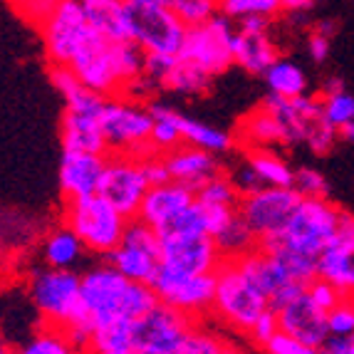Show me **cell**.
I'll use <instances>...</instances> for the list:
<instances>
[{
  "mask_svg": "<svg viewBox=\"0 0 354 354\" xmlns=\"http://www.w3.org/2000/svg\"><path fill=\"white\" fill-rule=\"evenodd\" d=\"M82 275V317L67 327V335L80 347H87L97 327L117 319H139L159 305L149 283H136L117 270L109 260L89 266Z\"/></svg>",
  "mask_w": 354,
  "mask_h": 354,
  "instance_id": "6da1fadb",
  "label": "cell"
},
{
  "mask_svg": "<svg viewBox=\"0 0 354 354\" xmlns=\"http://www.w3.org/2000/svg\"><path fill=\"white\" fill-rule=\"evenodd\" d=\"M25 292L42 322L70 327L82 317V275L77 270L37 266L25 275Z\"/></svg>",
  "mask_w": 354,
  "mask_h": 354,
  "instance_id": "7a4b0ae2",
  "label": "cell"
},
{
  "mask_svg": "<svg viewBox=\"0 0 354 354\" xmlns=\"http://www.w3.org/2000/svg\"><path fill=\"white\" fill-rule=\"evenodd\" d=\"M263 104L268 106L280 127V147H307L317 156L332 151L339 131L330 127L322 117V104L310 95L285 100L268 95Z\"/></svg>",
  "mask_w": 354,
  "mask_h": 354,
  "instance_id": "3957f363",
  "label": "cell"
},
{
  "mask_svg": "<svg viewBox=\"0 0 354 354\" xmlns=\"http://www.w3.org/2000/svg\"><path fill=\"white\" fill-rule=\"evenodd\" d=\"M59 221L80 236L89 255H100V258H106L117 248L129 223V218L122 216L100 194L82 196V198H62Z\"/></svg>",
  "mask_w": 354,
  "mask_h": 354,
  "instance_id": "277c9868",
  "label": "cell"
},
{
  "mask_svg": "<svg viewBox=\"0 0 354 354\" xmlns=\"http://www.w3.org/2000/svg\"><path fill=\"white\" fill-rule=\"evenodd\" d=\"M213 275H216V297H213L211 317L223 322L230 330L248 335L255 319L266 310H270L268 297L250 283L236 258H223Z\"/></svg>",
  "mask_w": 354,
  "mask_h": 354,
  "instance_id": "5b68a950",
  "label": "cell"
},
{
  "mask_svg": "<svg viewBox=\"0 0 354 354\" xmlns=\"http://www.w3.org/2000/svg\"><path fill=\"white\" fill-rule=\"evenodd\" d=\"M342 216L344 208L332 203L330 198H300L295 211L290 213L283 233L272 243L288 245V248L310 255V258H319L339 233ZM272 243H268V245H272ZM268 245H263V248H268Z\"/></svg>",
  "mask_w": 354,
  "mask_h": 354,
  "instance_id": "8992f818",
  "label": "cell"
},
{
  "mask_svg": "<svg viewBox=\"0 0 354 354\" xmlns=\"http://www.w3.org/2000/svg\"><path fill=\"white\" fill-rule=\"evenodd\" d=\"M151 106L142 104L136 97L117 95L106 97L102 106V134L106 142V153H151Z\"/></svg>",
  "mask_w": 354,
  "mask_h": 354,
  "instance_id": "52a82bcc",
  "label": "cell"
},
{
  "mask_svg": "<svg viewBox=\"0 0 354 354\" xmlns=\"http://www.w3.org/2000/svg\"><path fill=\"white\" fill-rule=\"evenodd\" d=\"M37 32L42 35L50 67H70L77 53L97 35L84 15L82 0H59L57 10L45 20Z\"/></svg>",
  "mask_w": 354,
  "mask_h": 354,
  "instance_id": "ba28073f",
  "label": "cell"
},
{
  "mask_svg": "<svg viewBox=\"0 0 354 354\" xmlns=\"http://www.w3.org/2000/svg\"><path fill=\"white\" fill-rule=\"evenodd\" d=\"M300 203V194L292 186H263L253 194L241 196L238 213L250 225L258 245H268L283 233L290 213Z\"/></svg>",
  "mask_w": 354,
  "mask_h": 354,
  "instance_id": "9c48e42d",
  "label": "cell"
},
{
  "mask_svg": "<svg viewBox=\"0 0 354 354\" xmlns=\"http://www.w3.org/2000/svg\"><path fill=\"white\" fill-rule=\"evenodd\" d=\"M233 37H236V28L230 18L218 12L208 23L189 28L178 57L203 70L206 75L218 77L230 65H236L233 62Z\"/></svg>",
  "mask_w": 354,
  "mask_h": 354,
  "instance_id": "30bf717a",
  "label": "cell"
},
{
  "mask_svg": "<svg viewBox=\"0 0 354 354\" xmlns=\"http://www.w3.org/2000/svg\"><path fill=\"white\" fill-rule=\"evenodd\" d=\"M149 189H151V183H149L142 156H134V153H106L100 196H104L122 216L136 218Z\"/></svg>",
  "mask_w": 354,
  "mask_h": 354,
  "instance_id": "8fae6325",
  "label": "cell"
},
{
  "mask_svg": "<svg viewBox=\"0 0 354 354\" xmlns=\"http://www.w3.org/2000/svg\"><path fill=\"white\" fill-rule=\"evenodd\" d=\"M129 3V0H127ZM131 40L147 55H171L178 57L189 28L178 20L169 6H144L129 3Z\"/></svg>",
  "mask_w": 354,
  "mask_h": 354,
  "instance_id": "7c38bea8",
  "label": "cell"
},
{
  "mask_svg": "<svg viewBox=\"0 0 354 354\" xmlns=\"http://www.w3.org/2000/svg\"><path fill=\"white\" fill-rule=\"evenodd\" d=\"M122 275L136 283H149L156 278L161 268V238L159 233L142 218H129L124 230V238L119 245L106 255Z\"/></svg>",
  "mask_w": 354,
  "mask_h": 354,
  "instance_id": "4fadbf2b",
  "label": "cell"
},
{
  "mask_svg": "<svg viewBox=\"0 0 354 354\" xmlns=\"http://www.w3.org/2000/svg\"><path fill=\"white\" fill-rule=\"evenodd\" d=\"M151 288L159 302L174 307L178 313L189 315L191 319L211 317L213 297H216V275H189L169 268H159Z\"/></svg>",
  "mask_w": 354,
  "mask_h": 354,
  "instance_id": "5bb4252c",
  "label": "cell"
},
{
  "mask_svg": "<svg viewBox=\"0 0 354 354\" xmlns=\"http://www.w3.org/2000/svg\"><path fill=\"white\" fill-rule=\"evenodd\" d=\"M196 322L198 319L159 302L144 317L134 319L139 354H178Z\"/></svg>",
  "mask_w": 354,
  "mask_h": 354,
  "instance_id": "9a60e30c",
  "label": "cell"
},
{
  "mask_svg": "<svg viewBox=\"0 0 354 354\" xmlns=\"http://www.w3.org/2000/svg\"><path fill=\"white\" fill-rule=\"evenodd\" d=\"M161 238V268L189 275H211L223 263V253L206 233H176Z\"/></svg>",
  "mask_w": 354,
  "mask_h": 354,
  "instance_id": "2e32d148",
  "label": "cell"
},
{
  "mask_svg": "<svg viewBox=\"0 0 354 354\" xmlns=\"http://www.w3.org/2000/svg\"><path fill=\"white\" fill-rule=\"evenodd\" d=\"M70 70L87 89L102 97L124 95V84L114 62V42L95 35L70 62Z\"/></svg>",
  "mask_w": 354,
  "mask_h": 354,
  "instance_id": "e0dca14e",
  "label": "cell"
},
{
  "mask_svg": "<svg viewBox=\"0 0 354 354\" xmlns=\"http://www.w3.org/2000/svg\"><path fill=\"white\" fill-rule=\"evenodd\" d=\"M236 263L250 278V283L268 297L270 310L283 307L285 302L292 300V297L300 295L302 290H305L302 285H297L295 280H290V275L283 270V266L263 248H253L250 253L236 258Z\"/></svg>",
  "mask_w": 354,
  "mask_h": 354,
  "instance_id": "ac0fdd59",
  "label": "cell"
},
{
  "mask_svg": "<svg viewBox=\"0 0 354 354\" xmlns=\"http://www.w3.org/2000/svg\"><path fill=\"white\" fill-rule=\"evenodd\" d=\"M317 278H325L342 295L354 297V213L344 211L339 233L317 258Z\"/></svg>",
  "mask_w": 354,
  "mask_h": 354,
  "instance_id": "d6986e66",
  "label": "cell"
},
{
  "mask_svg": "<svg viewBox=\"0 0 354 354\" xmlns=\"http://www.w3.org/2000/svg\"><path fill=\"white\" fill-rule=\"evenodd\" d=\"M106 153L62 149L59 159V194L62 198H82L100 194Z\"/></svg>",
  "mask_w": 354,
  "mask_h": 354,
  "instance_id": "ffe728a7",
  "label": "cell"
},
{
  "mask_svg": "<svg viewBox=\"0 0 354 354\" xmlns=\"http://www.w3.org/2000/svg\"><path fill=\"white\" fill-rule=\"evenodd\" d=\"M278 315V325L283 332L297 337L302 342L313 344V347H322L327 337H330V330H327V313L319 310L310 295L302 290L300 295H295L292 300H288L283 307L275 310Z\"/></svg>",
  "mask_w": 354,
  "mask_h": 354,
  "instance_id": "44dd1931",
  "label": "cell"
},
{
  "mask_svg": "<svg viewBox=\"0 0 354 354\" xmlns=\"http://www.w3.org/2000/svg\"><path fill=\"white\" fill-rule=\"evenodd\" d=\"M194 201H196V191L189 189V186H183V183L176 181L156 183V186L149 189L136 218H142L156 233H161L166 225L171 223V221H176Z\"/></svg>",
  "mask_w": 354,
  "mask_h": 354,
  "instance_id": "7402d4cb",
  "label": "cell"
},
{
  "mask_svg": "<svg viewBox=\"0 0 354 354\" xmlns=\"http://www.w3.org/2000/svg\"><path fill=\"white\" fill-rule=\"evenodd\" d=\"M166 166H169V178L176 183H183L189 189H201L208 178L223 174V161H221L218 153L203 151L198 147H189V144H181V147L171 149L169 153H164Z\"/></svg>",
  "mask_w": 354,
  "mask_h": 354,
  "instance_id": "603a6c76",
  "label": "cell"
},
{
  "mask_svg": "<svg viewBox=\"0 0 354 354\" xmlns=\"http://www.w3.org/2000/svg\"><path fill=\"white\" fill-rule=\"evenodd\" d=\"M37 255H40L42 266L75 270L87 255V248H84V243L80 241L75 230L59 221L42 233V238L37 241Z\"/></svg>",
  "mask_w": 354,
  "mask_h": 354,
  "instance_id": "cb8c5ba5",
  "label": "cell"
},
{
  "mask_svg": "<svg viewBox=\"0 0 354 354\" xmlns=\"http://www.w3.org/2000/svg\"><path fill=\"white\" fill-rule=\"evenodd\" d=\"M82 8L97 35L109 42H134L127 0H82Z\"/></svg>",
  "mask_w": 354,
  "mask_h": 354,
  "instance_id": "d4e9b609",
  "label": "cell"
},
{
  "mask_svg": "<svg viewBox=\"0 0 354 354\" xmlns=\"http://www.w3.org/2000/svg\"><path fill=\"white\" fill-rule=\"evenodd\" d=\"M280 59L278 45L270 40V30L263 32H248V30H238L233 37V62L241 70L250 75H266L268 67Z\"/></svg>",
  "mask_w": 354,
  "mask_h": 354,
  "instance_id": "484cf974",
  "label": "cell"
},
{
  "mask_svg": "<svg viewBox=\"0 0 354 354\" xmlns=\"http://www.w3.org/2000/svg\"><path fill=\"white\" fill-rule=\"evenodd\" d=\"M236 142L241 149H275L280 147V127L266 104L255 106L241 119L236 131Z\"/></svg>",
  "mask_w": 354,
  "mask_h": 354,
  "instance_id": "4316f807",
  "label": "cell"
},
{
  "mask_svg": "<svg viewBox=\"0 0 354 354\" xmlns=\"http://www.w3.org/2000/svg\"><path fill=\"white\" fill-rule=\"evenodd\" d=\"M176 127L181 131V142L189 144V147H198L203 151L211 153H228L238 147L236 134H228L225 129H218V127H208L198 119L189 117L176 109Z\"/></svg>",
  "mask_w": 354,
  "mask_h": 354,
  "instance_id": "83f0119b",
  "label": "cell"
},
{
  "mask_svg": "<svg viewBox=\"0 0 354 354\" xmlns=\"http://www.w3.org/2000/svg\"><path fill=\"white\" fill-rule=\"evenodd\" d=\"M42 233L45 230L40 228L32 213L18 211V208H0V248L8 255L40 241Z\"/></svg>",
  "mask_w": 354,
  "mask_h": 354,
  "instance_id": "f1b7e54d",
  "label": "cell"
},
{
  "mask_svg": "<svg viewBox=\"0 0 354 354\" xmlns=\"http://www.w3.org/2000/svg\"><path fill=\"white\" fill-rule=\"evenodd\" d=\"M87 354H139L136 347L134 319H117L109 325H102L92 332L87 347Z\"/></svg>",
  "mask_w": 354,
  "mask_h": 354,
  "instance_id": "f546056e",
  "label": "cell"
},
{
  "mask_svg": "<svg viewBox=\"0 0 354 354\" xmlns=\"http://www.w3.org/2000/svg\"><path fill=\"white\" fill-rule=\"evenodd\" d=\"M12 354H87L67 335L65 327L42 322L30 337L12 347Z\"/></svg>",
  "mask_w": 354,
  "mask_h": 354,
  "instance_id": "4dcf8cb0",
  "label": "cell"
},
{
  "mask_svg": "<svg viewBox=\"0 0 354 354\" xmlns=\"http://www.w3.org/2000/svg\"><path fill=\"white\" fill-rule=\"evenodd\" d=\"M243 159L250 164L263 186H292L295 171L275 149H243Z\"/></svg>",
  "mask_w": 354,
  "mask_h": 354,
  "instance_id": "1f68e13d",
  "label": "cell"
},
{
  "mask_svg": "<svg viewBox=\"0 0 354 354\" xmlns=\"http://www.w3.org/2000/svg\"><path fill=\"white\" fill-rule=\"evenodd\" d=\"M263 77H266L268 92L275 97H285V100H295V97L307 95V87H310L305 70L283 57L275 59Z\"/></svg>",
  "mask_w": 354,
  "mask_h": 354,
  "instance_id": "d6a6232c",
  "label": "cell"
},
{
  "mask_svg": "<svg viewBox=\"0 0 354 354\" xmlns=\"http://www.w3.org/2000/svg\"><path fill=\"white\" fill-rule=\"evenodd\" d=\"M213 84V77L206 75L198 67L183 62L181 57H176V62L171 65V70L166 72L164 82H161V89L166 92H176V95H189V97H198L206 95Z\"/></svg>",
  "mask_w": 354,
  "mask_h": 354,
  "instance_id": "836d02e7",
  "label": "cell"
},
{
  "mask_svg": "<svg viewBox=\"0 0 354 354\" xmlns=\"http://www.w3.org/2000/svg\"><path fill=\"white\" fill-rule=\"evenodd\" d=\"M213 241H216L218 250L223 253V258H241V255L258 248V238H255L250 225L243 221V216L238 211H236V216L213 236Z\"/></svg>",
  "mask_w": 354,
  "mask_h": 354,
  "instance_id": "e575fe53",
  "label": "cell"
},
{
  "mask_svg": "<svg viewBox=\"0 0 354 354\" xmlns=\"http://www.w3.org/2000/svg\"><path fill=\"white\" fill-rule=\"evenodd\" d=\"M153 129H151V151L169 153L171 149L181 147V131L176 127V106L151 102Z\"/></svg>",
  "mask_w": 354,
  "mask_h": 354,
  "instance_id": "d590c367",
  "label": "cell"
},
{
  "mask_svg": "<svg viewBox=\"0 0 354 354\" xmlns=\"http://www.w3.org/2000/svg\"><path fill=\"white\" fill-rule=\"evenodd\" d=\"M263 250H268L272 258L278 260L280 266H283V270L290 275V280H295L302 288H307V285L317 278V258L297 253V250L288 248V245H280V243H272V245H268V248H263Z\"/></svg>",
  "mask_w": 354,
  "mask_h": 354,
  "instance_id": "8d00e7d4",
  "label": "cell"
},
{
  "mask_svg": "<svg viewBox=\"0 0 354 354\" xmlns=\"http://www.w3.org/2000/svg\"><path fill=\"white\" fill-rule=\"evenodd\" d=\"M196 198L201 203H213V206H233L238 208V201H241V194L233 186L228 174H218V176L208 178L201 189H196Z\"/></svg>",
  "mask_w": 354,
  "mask_h": 354,
  "instance_id": "74e56055",
  "label": "cell"
},
{
  "mask_svg": "<svg viewBox=\"0 0 354 354\" xmlns=\"http://www.w3.org/2000/svg\"><path fill=\"white\" fill-rule=\"evenodd\" d=\"M218 10L230 20H243L250 15L272 18L283 12V8H280V0H218Z\"/></svg>",
  "mask_w": 354,
  "mask_h": 354,
  "instance_id": "f35d334b",
  "label": "cell"
},
{
  "mask_svg": "<svg viewBox=\"0 0 354 354\" xmlns=\"http://www.w3.org/2000/svg\"><path fill=\"white\" fill-rule=\"evenodd\" d=\"M322 104V117L330 127H335L337 131L344 129L349 122H354V97L347 89L335 92V95H322L319 97Z\"/></svg>",
  "mask_w": 354,
  "mask_h": 354,
  "instance_id": "ab89813d",
  "label": "cell"
},
{
  "mask_svg": "<svg viewBox=\"0 0 354 354\" xmlns=\"http://www.w3.org/2000/svg\"><path fill=\"white\" fill-rule=\"evenodd\" d=\"M174 12L178 15L186 28H196V25L208 23L211 18L218 15V0H171L169 3Z\"/></svg>",
  "mask_w": 354,
  "mask_h": 354,
  "instance_id": "60d3db41",
  "label": "cell"
},
{
  "mask_svg": "<svg viewBox=\"0 0 354 354\" xmlns=\"http://www.w3.org/2000/svg\"><path fill=\"white\" fill-rule=\"evenodd\" d=\"M292 189L300 194V198H330V183L325 174L315 166H300L295 169Z\"/></svg>",
  "mask_w": 354,
  "mask_h": 354,
  "instance_id": "b9f144b4",
  "label": "cell"
},
{
  "mask_svg": "<svg viewBox=\"0 0 354 354\" xmlns=\"http://www.w3.org/2000/svg\"><path fill=\"white\" fill-rule=\"evenodd\" d=\"M223 344L225 339L218 332H213L208 327H203L201 322H196L178 354H218L223 349Z\"/></svg>",
  "mask_w": 354,
  "mask_h": 354,
  "instance_id": "7bdbcfd3",
  "label": "cell"
},
{
  "mask_svg": "<svg viewBox=\"0 0 354 354\" xmlns=\"http://www.w3.org/2000/svg\"><path fill=\"white\" fill-rule=\"evenodd\" d=\"M327 330L335 337H354V297L344 295L327 313Z\"/></svg>",
  "mask_w": 354,
  "mask_h": 354,
  "instance_id": "ee69618b",
  "label": "cell"
},
{
  "mask_svg": "<svg viewBox=\"0 0 354 354\" xmlns=\"http://www.w3.org/2000/svg\"><path fill=\"white\" fill-rule=\"evenodd\" d=\"M10 3L20 18L37 30L45 25V20H48L59 6V0H10Z\"/></svg>",
  "mask_w": 354,
  "mask_h": 354,
  "instance_id": "f6af8a7d",
  "label": "cell"
},
{
  "mask_svg": "<svg viewBox=\"0 0 354 354\" xmlns=\"http://www.w3.org/2000/svg\"><path fill=\"white\" fill-rule=\"evenodd\" d=\"M260 352L263 354H319V347H313V344H307V342H302V339H297V337L278 330L263 347H260Z\"/></svg>",
  "mask_w": 354,
  "mask_h": 354,
  "instance_id": "bcb514c9",
  "label": "cell"
},
{
  "mask_svg": "<svg viewBox=\"0 0 354 354\" xmlns=\"http://www.w3.org/2000/svg\"><path fill=\"white\" fill-rule=\"evenodd\" d=\"M305 292L310 295V300H313L319 310H325V313H330L332 307H335L337 302L344 297L342 292H339V290H337L335 285H332L330 280H325V278H315L313 283L305 288Z\"/></svg>",
  "mask_w": 354,
  "mask_h": 354,
  "instance_id": "7dc6e473",
  "label": "cell"
},
{
  "mask_svg": "<svg viewBox=\"0 0 354 354\" xmlns=\"http://www.w3.org/2000/svg\"><path fill=\"white\" fill-rule=\"evenodd\" d=\"M230 176V181H233V186L238 189V194L245 196V194H253V191L263 189V183H260V178L255 176V171L250 169V164L245 159H241L238 164H233L225 171Z\"/></svg>",
  "mask_w": 354,
  "mask_h": 354,
  "instance_id": "c3c4849f",
  "label": "cell"
},
{
  "mask_svg": "<svg viewBox=\"0 0 354 354\" xmlns=\"http://www.w3.org/2000/svg\"><path fill=\"white\" fill-rule=\"evenodd\" d=\"M278 330H280V325H278V315H275V310H266V313L255 319V325L250 327L248 339L255 344V347H263V344H266Z\"/></svg>",
  "mask_w": 354,
  "mask_h": 354,
  "instance_id": "681fc988",
  "label": "cell"
},
{
  "mask_svg": "<svg viewBox=\"0 0 354 354\" xmlns=\"http://www.w3.org/2000/svg\"><path fill=\"white\" fill-rule=\"evenodd\" d=\"M142 159H144V169H147V176H149V183H151V186L171 181V178H169V166H166L164 153L151 151V153H147V156H142Z\"/></svg>",
  "mask_w": 354,
  "mask_h": 354,
  "instance_id": "f907efd6",
  "label": "cell"
},
{
  "mask_svg": "<svg viewBox=\"0 0 354 354\" xmlns=\"http://www.w3.org/2000/svg\"><path fill=\"white\" fill-rule=\"evenodd\" d=\"M332 37L322 35V32H317V30H313L310 32V37H307V53H310V57L315 59V62H325L327 57H330V50H332Z\"/></svg>",
  "mask_w": 354,
  "mask_h": 354,
  "instance_id": "816d5d0a",
  "label": "cell"
},
{
  "mask_svg": "<svg viewBox=\"0 0 354 354\" xmlns=\"http://www.w3.org/2000/svg\"><path fill=\"white\" fill-rule=\"evenodd\" d=\"M315 6V0H280L283 12H305Z\"/></svg>",
  "mask_w": 354,
  "mask_h": 354,
  "instance_id": "f5cc1de1",
  "label": "cell"
},
{
  "mask_svg": "<svg viewBox=\"0 0 354 354\" xmlns=\"http://www.w3.org/2000/svg\"><path fill=\"white\" fill-rule=\"evenodd\" d=\"M342 89H344L342 80L339 77H330L325 82V87H322V95H335V92H342Z\"/></svg>",
  "mask_w": 354,
  "mask_h": 354,
  "instance_id": "db71d44e",
  "label": "cell"
},
{
  "mask_svg": "<svg viewBox=\"0 0 354 354\" xmlns=\"http://www.w3.org/2000/svg\"><path fill=\"white\" fill-rule=\"evenodd\" d=\"M317 32H322V35H327V37H335V32H337V25L332 23V20H322V23H317Z\"/></svg>",
  "mask_w": 354,
  "mask_h": 354,
  "instance_id": "11a10c76",
  "label": "cell"
},
{
  "mask_svg": "<svg viewBox=\"0 0 354 354\" xmlns=\"http://www.w3.org/2000/svg\"><path fill=\"white\" fill-rule=\"evenodd\" d=\"M339 134H342V139H347V142L354 144V122H349L344 129H339Z\"/></svg>",
  "mask_w": 354,
  "mask_h": 354,
  "instance_id": "9f6ffc18",
  "label": "cell"
},
{
  "mask_svg": "<svg viewBox=\"0 0 354 354\" xmlns=\"http://www.w3.org/2000/svg\"><path fill=\"white\" fill-rule=\"evenodd\" d=\"M218 354H245V352H243V349L241 347H236V344H230V342H225L223 344V349H221V352Z\"/></svg>",
  "mask_w": 354,
  "mask_h": 354,
  "instance_id": "6f0895ef",
  "label": "cell"
},
{
  "mask_svg": "<svg viewBox=\"0 0 354 354\" xmlns=\"http://www.w3.org/2000/svg\"><path fill=\"white\" fill-rule=\"evenodd\" d=\"M129 3H144V6H169L171 0H129Z\"/></svg>",
  "mask_w": 354,
  "mask_h": 354,
  "instance_id": "680465c9",
  "label": "cell"
},
{
  "mask_svg": "<svg viewBox=\"0 0 354 354\" xmlns=\"http://www.w3.org/2000/svg\"><path fill=\"white\" fill-rule=\"evenodd\" d=\"M6 266H8V253L0 248V278H3V270H6Z\"/></svg>",
  "mask_w": 354,
  "mask_h": 354,
  "instance_id": "91938a15",
  "label": "cell"
},
{
  "mask_svg": "<svg viewBox=\"0 0 354 354\" xmlns=\"http://www.w3.org/2000/svg\"><path fill=\"white\" fill-rule=\"evenodd\" d=\"M0 354H12V344H8L6 339H0Z\"/></svg>",
  "mask_w": 354,
  "mask_h": 354,
  "instance_id": "94428289",
  "label": "cell"
},
{
  "mask_svg": "<svg viewBox=\"0 0 354 354\" xmlns=\"http://www.w3.org/2000/svg\"><path fill=\"white\" fill-rule=\"evenodd\" d=\"M344 354H354V337H349V344H347V352Z\"/></svg>",
  "mask_w": 354,
  "mask_h": 354,
  "instance_id": "6125c7cd",
  "label": "cell"
}]
</instances>
